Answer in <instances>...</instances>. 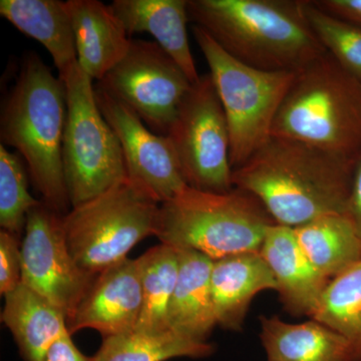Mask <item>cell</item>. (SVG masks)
<instances>
[{
	"label": "cell",
	"instance_id": "cell-1",
	"mask_svg": "<svg viewBox=\"0 0 361 361\" xmlns=\"http://www.w3.org/2000/svg\"><path fill=\"white\" fill-rule=\"evenodd\" d=\"M355 167L305 142L271 135L233 170V186L255 197L277 224L295 228L346 214Z\"/></svg>",
	"mask_w": 361,
	"mask_h": 361
},
{
	"label": "cell",
	"instance_id": "cell-2",
	"mask_svg": "<svg viewBox=\"0 0 361 361\" xmlns=\"http://www.w3.org/2000/svg\"><path fill=\"white\" fill-rule=\"evenodd\" d=\"M188 14L230 56L258 70L298 73L326 52L302 0H188Z\"/></svg>",
	"mask_w": 361,
	"mask_h": 361
},
{
	"label": "cell",
	"instance_id": "cell-3",
	"mask_svg": "<svg viewBox=\"0 0 361 361\" xmlns=\"http://www.w3.org/2000/svg\"><path fill=\"white\" fill-rule=\"evenodd\" d=\"M66 85L37 54H26L0 116V140L23 157L42 202L66 215L71 209L63 163Z\"/></svg>",
	"mask_w": 361,
	"mask_h": 361
},
{
	"label": "cell",
	"instance_id": "cell-4",
	"mask_svg": "<svg viewBox=\"0 0 361 361\" xmlns=\"http://www.w3.org/2000/svg\"><path fill=\"white\" fill-rule=\"evenodd\" d=\"M272 135L361 159V80L325 52L297 73L275 118Z\"/></svg>",
	"mask_w": 361,
	"mask_h": 361
},
{
	"label": "cell",
	"instance_id": "cell-5",
	"mask_svg": "<svg viewBox=\"0 0 361 361\" xmlns=\"http://www.w3.org/2000/svg\"><path fill=\"white\" fill-rule=\"evenodd\" d=\"M275 223L251 194L200 191L188 186L161 204L155 236L161 244L190 249L213 261L260 252L266 230Z\"/></svg>",
	"mask_w": 361,
	"mask_h": 361
},
{
	"label": "cell",
	"instance_id": "cell-6",
	"mask_svg": "<svg viewBox=\"0 0 361 361\" xmlns=\"http://www.w3.org/2000/svg\"><path fill=\"white\" fill-rule=\"evenodd\" d=\"M192 32L210 68L209 73L224 109L230 161L235 170L272 135L278 111L297 73L252 68L230 56L203 28L193 25Z\"/></svg>",
	"mask_w": 361,
	"mask_h": 361
},
{
	"label": "cell",
	"instance_id": "cell-7",
	"mask_svg": "<svg viewBox=\"0 0 361 361\" xmlns=\"http://www.w3.org/2000/svg\"><path fill=\"white\" fill-rule=\"evenodd\" d=\"M160 204L129 179L63 216L66 244L77 264L97 275L155 235Z\"/></svg>",
	"mask_w": 361,
	"mask_h": 361
},
{
	"label": "cell",
	"instance_id": "cell-8",
	"mask_svg": "<svg viewBox=\"0 0 361 361\" xmlns=\"http://www.w3.org/2000/svg\"><path fill=\"white\" fill-rule=\"evenodd\" d=\"M63 82L66 90L63 172L73 208L128 179V174L118 137L97 106L92 78L77 63Z\"/></svg>",
	"mask_w": 361,
	"mask_h": 361
},
{
	"label": "cell",
	"instance_id": "cell-9",
	"mask_svg": "<svg viewBox=\"0 0 361 361\" xmlns=\"http://www.w3.org/2000/svg\"><path fill=\"white\" fill-rule=\"evenodd\" d=\"M166 137L188 186L213 193L234 189L229 128L210 73L192 84Z\"/></svg>",
	"mask_w": 361,
	"mask_h": 361
},
{
	"label": "cell",
	"instance_id": "cell-10",
	"mask_svg": "<svg viewBox=\"0 0 361 361\" xmlns=\"http://www.w3.org/2000/svg\"><path fill=\"white\" fill-rule=\"evenodd\" d=\"M97 85L152 132L166 135L192 82L156 42L132 39L122 61Z\"/></svg>",
	"mask_w": 361,
	"mask_h": 361
},
{
	"label": "cell",
	"instance_id": "cell-11",
	"mask_svg": "<svg viewBox=\"0 0 361 361\" xmlns=\"http://www.w3.org/2000/svg\"><path fill=\"white\" fill-rule=\"evenodd\" d=\"M63 214L40 201L27 214L21 241L23 283L73 317L97 275L75 262L66 244Z\"/></svg>",
	"mask_w": 361,
	"mask_h": 361
},
{
	"label": "cell",
	"instance_id": "cell-12",
	"mask_svg": "<svg viewBox=\"0 0 361 361\" xmlns=\"http://www.w3.org/2000/svg\"><path fill=\"white\" fill-rule=\"evenodd\" d=\"M94 94L122 147L128 179L160 205L186 189V180L168 137L152 132L134 111L97 84Z\"/></svg>",
	"mask_w": 361,
	"mask_h": 361
},
{
	"label": "cell",
	"instance_id": "cell-13",
	"mask_svg": "<svg viewBox=\"0 0 361 361\" xmlns=\"http://www.w3.org/2000/svg\"><path fill=\"white\" fill-rule=\"evenodd\" d=\"M142 306L141 257L123 259L97 275L68 320V332L94 329L104 338L134 331Z\"/></svg>",
	"mask_w": 361,
	"mask_h": 361
},
{
	"label": "cell",
	"instance_id": "cell-14",
	"mask_svg": "<svg viewBox=\"0 0 361 361\" xmlns=\"http://www.w3.org/2000/svg\"><path fill=\"white\" fill-rule=\"evenodd\" d=\"M260 254L274 276L285 310L292 315L311 317L330 280L311 264L297 242L293 228L271 224Z\"/></svg>",
	"mask_w": 361,
	"mask_h": 361
},
{
	"label": "cell",
	"instance_id": "cell-15",
	"mask_svg": "<svg viewBox=\"0 0 361 361\" xmlns=\"http://www.w3.org/2000/svg\"><path fill=\"white\" fill-rule=\"evenodd\" d=\"M78 63L92 80L101 82L127 54L130 35L111 4L99 0H68Z\"/></svg>",
	"mask_w": 361,
	"mask_h": 361
},
{
	"label": "cell",
	"instance_id": "cell-16",
	"mask_svg": "<svg viewBox=\"0 0 361 361\" xmlns=\"http://www.w3.org/2000/svg\"><path fill=\"white\" fill-rule=\"evenodd\" d=\"M111 7L128 35L148 32L192 84L199 80L188 39V0H114Z\"/></svg>",
	"mask_w": 361,
	"mask_h": 361
},
{
	"label": "cell",
	"instance_id": "cell-17",
	"mask_svg": "<svg viewBox=\"0 0 361 361\" xmlns=\"http://www.w3.org/2000/svg\"><path fill=\"white\" fill-rule=\"evenodd\" d=\"M211 288L217 324L239 330L254 297L277 286L260 252H248L214 261Z\"/></svg>",
	"mask_w": 361,
	"mask_h": 361
},
{
	"label": "cell",
	"instance_id": "cell-18",
	"mask_svg": "<svg viewBox=\"0 0 361 361\" xmlns=\"http://www.w3.org/2000/svg\"><path fill=\"white\" fill-rule=\"evenodd\" d=\"M179 272L168 311L169 329L206 342L217 324L214 310L211 273L214 261L190 249H177Z\"/></svg>",
	"mask_w": 361,
	"mask_h": 361
},
{
	"label": "cell",
	"instance_id": "cell-19",
	"mask_svg": "<svg viewBox=\"0 0 361 361\" xmlns=\"http://www.w3.org/2000/svg\"><path fill=\"white\" fill-rule=\"evenodd\" d=\"M260 322L268 361H360L345 337L314 319L289 323L261 316Z\"/></svg>",
	"mask_w": 361,
	"mask_h": 361
},
{
	"label": "cell",
	"instance_id": "cell-20",
	"mask_svg": "<svg viewBox=\"0 0 361 361\" xmlns=\"http://www.w3.org/2000/svg\"><path fill=\"white\" fill-rule=\"evenodd\" d=\"M0 16L20 32L40 42L51 54L59 78L65 80L78 63L75 35L66 1L1 0Z\"/></svg>",
	"mask_w": 361,
	"mask_h": 361
},
{
	"label": "cell",
	"instance_id": "cell-21",
	"mask_svg": "<svg viewBox=\"0 0 361 361\" xmlns=\"http://www.w3.org/2000/svg\"><path fill=\"white\" fill-rule=\"evenodd\" d=\"M1 322L11 330L25 361H40L68 330L63 311L21 283L4 296Z\"/></svg>",
	"mask_w": 361,
	"mask_h": 361
},
{
	"label": "cell",
	"instance_id": "cell-22",
	"mask_svg": "<svg viewBox=\"0 0 361 361\" xmlns=\"http://www.w3.org/2000/svg\"><path fill=\"white\" fill-rule=\"evenodd\" d=\"M316 270L331 280L361 259V240L346 214H329L293 228Z\"/></svg>",
	"mask_w": 361,
	"mask_h": 361
},
{
	"label": "cell",
	"instance_id": "cell-23",
	"mask_svg": "<svg viewBox=\"0 0 361 361\" xmlns=\"http://www.w3.org/2000/svg\"><path fill=\"white\" fill-rule=\"evenodd\" d=\"M215 348L208 342L196 341L173 331H134L104 337L92 361H168L173 358H204Z\"/></svg>",
	"mask_w": 361,
	"mask_h": 361
},
{
	"label": "cell",
	"instance_id": "cell-24",
	"mask_svg": "<svg viewBox=\"0 0 361 361\" xmlns=\"http://www.w3.org/2000/svg\"><path fill=\"white\" fill-rule=\"evenodd\" d=\"M142 306L135 330H169L168 311L179 272V257L174 247L160 244L141 256Z\"/></svg>",
	"mask_w": 361,
	"mask_h": 361
},
{
	"label": "cell",
	"instance_id": "cell-25",
	"mask_svg": "<svg viewBox=\"0 0 361 361\" xmlns=\"http://www.w3.org/2000/svg\"><path fill=\"white\" fill-rule=\"evenodd\" d=\"M310 318L345 337L361 361V259L330 280Z\"/></svg>",
	"mask_w": 361,
	"mask_h": 361
},
{
	"label": "cell",
	"instance_id": "cell-26",
	"mask_svg": "<svg viewBox=\"0 0 361 361\" xmlns=\"http://www.w3.org/2000/svg\"><path fill=\"white\" fill-rule=\"evenodd\" d=\"M303 11L320 44L337 63L361 80V26L302 0Z\"/></svg>",
	"mask_w": 361,
	"mask_h": 361
},
{
	"label": "cell",
	"instance_id": "cell-27",
	"mask_svg": "<svg viewBox=\"0 0 361 361\" xmlns=\"http://www.w3.org/2000/svg\"><path fill=\"white\" fill-rule=\"evenodd\" d=\"M40 201L28 192L27 174L23 161L0 144V226L1 230L21 238L26 218Z\"/></svg>",
	"mask_w": 361,
	"mask_h": 361
},
{
	"label": "cell",
	"instance_id": "cell-28",
	"mask_svg": "<svg viewBox=\"0 0 361 361\" xmlns=\"http://www.w3.org/2000/svg\"><path fill=\"white\" fill-rule=\"evenodd\" d=\"M23 283L20 238L0 231V293L6 296Z\"/></svg>",
	"mask_w": 361,
	"mask_h": 361
},
{
	"label": "cell",
	"instance_id": "cell-29",
	"mask_svg": "<svg viewBox=\"0 0 361 361\" xmlns=\"http://www.w3.org/2000/svg\"><path fill=\"white\" fill-rule=\"evenodd\" d=\"M40 361H92V357L80 353L73 343L70 332L66 331L47 349Z\"/></svg>",
	"mask_w": 361,
	"mask_h": 361
},
{
	"label": "cell",
	"instance_id": "cell-30",
	"mask_svg": "<svg viewBox=\"0 0 361 361\" xmlns=\"http://www.w3.org/2000/svg\"><path fill=\"white\" fill-rule=\"evenodd\" d=\"M323 11L361 26V0H313Z\"/></svg>",
	"mask_w": 361,
	"mask_h": 361
},
{
	"label": "cell",
	"instance_id": "cell-31",
	"mask_svg": "<svg viewBox=\"0 0 361 361\" xmlns=\"http://www.w3.org/2000/svg\"><path fill=\"white\" fill-rule=\"evenodd\" d=\"M346 215L355 225L361 240V159L356 164Z\"/></svg>",
	"mask_w": 361,
	"mask_h": 361
}]
</instances>
